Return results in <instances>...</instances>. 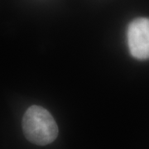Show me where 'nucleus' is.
<instances>
[{"label":"nucleus","mask_w":149,"mask_h":149,"mask_svg":"<svg viewBox=\"0 0 149 149\" xmlns=\"http://www.w3.org/2000/svg\"><path fill=\"white\" fill-rule=\"evenodd\" d=\"M127 39L133 57L140 61L149 59V18L133 19L128 27Z\"/></svg>","instance_id":"2"},{"label":"nucleus","mask_w":149,"mask_h":149,"mask_svg":"<svg viewBox=\"0 0 149 149\" xmlns=\"http://www.w3.org/2000/svg\"><path fill=\"white\" fill-rule=\"evenodd\" d=\"M22 127L25 138L38 146L52 143L58 136V127L52 115L38 105L27 109L22 117Z\"/></svg>","instance_id":"1"}]
</instances>
